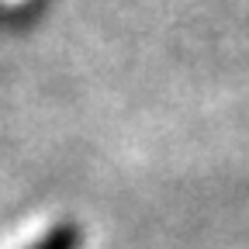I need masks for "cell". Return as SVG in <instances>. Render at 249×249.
Instances as JSON below:
<instances>
[{
  "mask_svg": "<svg viewBox=\"0 0 249 249\" xmlns=\"http://www.w3.org/2000/svg\"><path fill=\"white\" fill-rule=\"evenodd\" d=\"M80 246H83V225L73 222V218H62L45 235H38L28 249H80Z\"/></svg>",
  "mask_w": 249,
  "mask_h": 249,
  "instance_id": "obj_1",
  "label": "cell"
}]
</instances>
